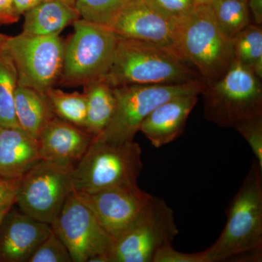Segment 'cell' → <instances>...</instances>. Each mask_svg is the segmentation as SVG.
<instances>
[{
    "label": "cell",
    "instance_id": "20",
    "mask_svg": "<svg viewBox=\"0 0 262 262\" xmlns=\"http://www.w3.org/2000/svg\"><path fill=\"white\" fill-rule=\"evenodd\" d=\"M87 115L84 129L94 137L103 132L113 117L115 98L113 89L104 81L84 86Z\"/></svg>",
    "mask_w": 262,
    "mask_h": 262
},
{
    "label": "cell",
    "instance_id": "27",
    "mask_svg": "<svg viewBox=\"0 0 262 262\" xmlns=\"http://www.w3.org/2000/svg\"><path fill=\"white\" fill-rule=\"evenodd\" d=\"M233 127L247 141L254 159L262 168V113L244 119Z\"/></svg>",
    "mask_w": 262,
    "mask_h": 262
},
{
    "label": "cell",
    "instance_id": "30",
    "mask_svg": "<svg viewBox=\"0 0 262 262\" xmlns=\"http://www.w3.org/2000/svg\"><path fill=\"white\" fill-rule=\"evenodd\" d=\"M21 178L9 179L0 176V206L15 203Z\"/></svg>",
    "mask_w": 262,
    "mask_h": 262
},
{
    "label": "cell",
    "instance_id": "13",
    "mask_svg": "<svg viewBox=\"0 0 262 262\" xmlns=\"http://www.w3.org/2000/svg\"><path fill=\"white\" fill-rule=\"evenodd\" d=\"M108 27L117 37L155 45L176 55L175 22L160 16L142 0L127 5Z\"/></svg>",
    "mask_w": 262,
    "mask_h": 262
},
{
    "label": "cell",
    "instance_id": "37",
    "mask_svg": "<svg viewBox=\"0 0 262 262\" xmlns=\"http://www.w3.org/2000/svg\"><path fill=\"white\" fill-rule=\"evenodd\" d=\"M8 37H9V36H7L5 35V34L0 33V46L3 44V42H4L7 39H8Z\"/></svg>",
    "mask_w": 262,
    "mask_h": 262
},
{
    "label": "cell",
    "instance_id": "22",
    "mask_svg": "<svg viewBox=\"0 0 262 262\" xmlns=\"http://www.w3.org/2000/svg\"><path fill=\"white\" fill-rule=\"evenodd\" d=\"M17 86L18 78L14 65L0 51V126L19 127L15 112Z\"/></svg>",
    "mask_w": 262,
    "mask_h": 262
},
{
    "label": "cell",
    "instance_id": "19",
    "mask_svg": "<svg viewBox=\"0 0 262 262\" xmlns=\"http://www.w3.org/2000/svg\"><path fill=\"white\" fill-rule=\"evenodd\" d=\"M23 32L29 36L59 35L69 24L79 18L75 8L59 0H48L24 13Z\"/></svg>",
    "mask_w": 262,
    "mask_h": 262
},
{
    "label": "cell",
    "instance_id": "17",
    "mask_svg": "<svg viewBox=\"0 0 262 262\" xmlns=\"http://www.w3.org/2000/svg\"><path fill=\"white\" fill-rule=\"evenodd\" d=\"M38 141L20 127L0 126V176L19 179L40 161Z\"/></svg>",
    "mask_w": 262,
    "mask_h": 262
},
{
    "label": "cell",
    "instance_id": "26",
    "mask_svg": "<svg viewBox=\"0 0 262 262\" xmlns=\"http://www.w3.org/2000/svg\"><path fill=\"white\" fill-rule=\"evenodd\" d=\"M72 261L68 248L52 229L51 233L39 245L28 262Z\"/></svg>",
    "mask_w": 262,
    "mask_h": 262
},
{
    "label": "cell",
    "instance_id": "18",
    "mask_svg": "<svg viewBox=\"0 0 262 262\" xmlns=\"http://www.w3.org/2000/svg\"><path fill=\"white\" fill-rule=\"evenodd\" d=\"M15 112L19 127L38 141L43 129L55 117L46 94L23 86H17Z\"/></svg>",
    "mask_w": 262,
    "mask_h": 262
},
{
    "label": "cell",
    "instance_id": "21",
    "mask_svg": "<svg viewBox=\"0 0 262 262\" xmlns=\"http://www.w3.org/2000/svg\"><path fill=\"white\" fill-rule=\"evenodd\" d=\"M234 61L262 77V30L261 26L249 24L232 39Z\"/></svg>",
    "mask_w": 262,
    "mask_h": 262
},
{
    "label": "cell",
    "instance_id": "9",
    "mask_svg": "<svg viewBox=\"0 0 262 262\" xmlns=\"http://www.w3.org/2000/svg\"><path fill=\"white\" fill-rule=\"evenodd\" d=\"M74 167L41 160L22 177L15 204L26 214L51 225L73 191Z\"/></svg>",
    "mask_w": 262,
    "mask_h": 262
},
{
    "label": "cell",
    "instance_id": "11",
    "mask_svg": "<svg viewBox=\"0 0 262 262\" xmlns=\"http://www.w3.org/2000/svg\"><path fill=\"white\" fill-rule=\"evenodd\" d=\"M179 234L172 208L152 196L140 220L115 241L108 262H152L157 251L173 244Z\"/></svg>",
    "mask_w": 262,
    "mask_h": 262
},
{
    "label": "cell",
    "instance_id": "29",
    "mask_svg": "<svg viewBox=\"0 0 262 262\" xmlns=\"http://www.w3.org/2000/svg\"><path fill=\"white\" fill-rule=\"evenodd\" d=\"M152 262H208L204 251L184 253L174 249L172 245L163 246L155 253Z\"/></svg>",
    "mask_w": 262,
    "mask_h": 262
},
{
    "label": "cell",
    "instance_id": "33",
    "mask_svg": "<svg viewBox=\"0 0 262 262\" xmlns=\"http://www.w3.org/2000/svg\"><path fill=\"white\" fill-rule=\"evenodd\" d=\"M248 5L251 10L253 19L256 25L262 24V0H248Z\"/></svg>",
    "mask_w": 262,
    "mask_h": 262
},
{
    "label": "cell",
    "instance_id": "15",
    "mask_svg": "<svg viewBox=\"0 0 262 262\" xmlns=\"http://www.w3.org/2000/svg\"><path fill=\"white\" fill-rule=\"evenodd\" d=\"M94 138L84 128L56 116L48 122L38 139L41 159L75 165Z\"/></svg>",
    "mask_w": 262,
    "mask_h": 262
},
{
    "label": "cell",
    "instance_id": "8",
    "mask_svg": "<svg viewBox=\"0 0 262 262\" xmlns=\"http://www.w3.org/2000/svg\"><path fill=\"white\" fill-rule=\"evenodd\" d=\"M65 45L59 35L8 37L0 46L16 70L18 85L46 94L59 80Z\"/></svg>",
    "mask_w": 262,
    "mask_h": 262
},
{
    "label": "cell",
    "instance_id": "4",
    "mask_svg": "<svg viewBox=\"0 0 262 262\" xmlns=\"http://www.w3.org/2000/svg\"><path fill=\"white\" fill-rule=\"evenodd\" d=\"M140 146L135 141L114 144L95 137L74 167L76 192H94L110 188L138 185L142 170Z\"/></svg>",
    "mask_w": 262,
    "mask_h": 262
},
{
    "label": "cell",
    "instance_id": "16",
    "mask_svg": "<svg viewBox=\"0 0 262 262\" xmlns=\"http://www.w3.org/2000/svg\"><path fill=\"white\" fill-rule=\"evenodd\" d=\"M198 96L196 94L182 95L162 103L144 119L139 131L155 147L170 144L184 132Z\"/></svg>",
    "mask_w": 262,
    "mask_h": 262
},
{
    "label": "cell",
    "instance_id": "36",
    "mask_svg": "<svg viewBox=\"0 0 262 262\" xmlns=\"http://www.w3.org/2000/svg\"><path fill=\"white\" fill-rule=\"evenodd\" d=\"M59 1H61L62 3H64V4L68 5V6L71 7V8H75V9L76 0H59Z\"/></svg>",
    "mask_w": 262,
    "mask_h": 262
},
{
    "label": "cell",
    "instance_id": "34",
    "mask_svg": "<svg viewBox=\"0 0 262 262\" xmlns=\"http://www.w3.org/2000/svg\"><path fill=\"white\" fill-rule=\"evenodd\" d=\"M15 203H9V204L5 205V206H0V227L3 224V220L8 214V212L10 211Z\"/></svg>",
    "mask_w": 262,
    "mask_h": 262
},
{
    "label": "cell",
    "instance_id": "25",
    "mask_svg": "<svg viewBox=\"0 0 262 262\" xmlns=\"http://www.w3.org/2000/svg\"><path fill=\"white\" fill-rule=\"evenodd\" d=\"M136 0H76L75 10L79 17L106 26L111 23L122 10Z\"/></svg>",
    "mask_w": 262,
    "mask_h": 262
},
{
    "label": "cell",
    "instance_id": "31",
    "mask_svg": "<svg viewBox=\"0 0 262 262\" xmlns=\"http://www.w3.org/2000/svg\"><path fill=\"white\" fill-rule=\"evenodd\" d=\"M20 15L15 11L13 0H0V25L16 23Z\"/></svg>",
    "mask_w": 262,
    "mask_h": 262
},
{
    "label": "cell",
    "instance_id": "6",
    "mask_svg": "<svg viewBox=\"0 0 262 262\" xmlns=\"http://www.w3.org/2000/svg\"><path fill=\"white\" fill-rule=\"evenodd\" d=\"M206 87L203 80L184 84L120 86L112 88L115 98L113 117L100 135L110 144L134 141L141 123L155 108L177 96L201 94Z\"/></svg>",
    "mask_w": 262,
    "mask_h": 262
},
{
    "label": "cell",
    "instance_id": "14",
    "mask_svg": "<svg viewBox=\"0 0 262 262\" xmlns=\"http://www.w3.org/2000/svg\"><path fill=\"white\" fill-rule=\"evenodd\" d=\"M12 208L0 227V261L28 262L51 233V225Z\"/></svg>",
    "mask_w": 262,
    "mask_h": 262
},
{
    "label": "cell",
    "instance_id": "3",
    "mask_svg": "<svg viewBox=\"0 0 262 262\" xmlns=\"http://www.w3.org/2000/svg\"><path fill=\"white\" fill-rule=\"evenodd\" d=\"M225 227L214 244L205 250L208 262L233 259L261 252L262 168L253 159L247 176L227 211Z\"/></svg>",
    "mask_w": 262,
    "mask_h": 262
},
{
    "label": "cell",
    "instance_id": "10",
    "mask_svg": "<svg viewBox=\"0 0 262 262\" xmlns=\"http://www.w3.org/2000/svg\"><path fill=\"white\" fill-rule=\"evenodd\" d=\"M68 248L73 262H108L115 239L74 191L51 224Z\"/></svg>",
    "mask_w": 262,
    "mask_h": 262
},
{
    "label": "cell",
    "instance_id": "7",
    "mask_svg": "<svg viewBox=\"0 0 262 262\" xmlns=\"http://www.w3.org/2000/svg\"><path fill=\"white\" fill-rule=\"evenodd\" d=\"M251 70L234 61L220 80L202 91L207 120L222 127L262 113V86Z\"/></svg>",
    "mask_w": 262,
    "mask_h": 262
},
{
    "label": "cell",
    "instance_id": "24",
    "mask_svg": "<svg viewBox=\"0 0 262 262\" xmlns=\"http://www.w3.org/2000/svg\"><path fill=\"white\" fill-rule=\"evenodd\" d=\"M211 6L221 29L230 39L250 24L248 0H215Z\"/></svg>",
    "mask_w": 262,
    "mask_h": 262
},
{
    "label": "cell",
    "instance_id": "12",
    "mask_svg": "<svg viewBox=\"0 0 262 262\" xmlns=\"http://www.w3.org/2000/svg\"><path fill=\"white\" fill-rule=\"evenodd\" d=\"M75 192L94 212L103 228L115 241L140 220L152 196L139 185L110 188L94 192Z\"/></svg>",
    "mask_w": 262,
    "mask_h": 262
},
{
    "label": "cell",
    "instance_id": "28",
    "mask_svg": "<svg viewBox=\"0 0 262 262\" xmlns=\"http://www.w3.org/2000/svg\"><path fill=\"white\" fill-rule=\"evenodd\" d=\"M160 16L176 22L185 17L195 8L194 0H142Z\"/></svg>",
    "mask_w": 262,
    "mask_h": 262
},
{
    "label": "cell",
    "instance_id": "32",
    "mask_svg": "<svg viewBox=\"0 0 262 262\" xmlns=\"http://www.w3.org/2000/svg\"><path fill=\"white\" fill-rule=\"evenodd\" d=\"M46 1L48 0H13V3L15 11L20 15Z\"/></svg>",
    "mask_w": 262,
    "mask_h": 262
},
{
    "label": "cell",
    "instance_id": "5",
    "mask_svg": "<svg viewBox=\"0 0 262 262\" xmlns=\"http://www.w3.org/2000/svg\"><path fill=\"white\" fill-rule=\"evenodd\" d=\"M65 46L59 77L63 86L89 85L103 81L115 58L118 37L106 26L77 18Z\"/></svg>",
    "mask_w": 262,
    "mask_h": 262
},
{
    "label": "cell",
    "instance_id": "23",
    "mask_svg": "<svg viewBox=\"0 0 262 262\" xmlns=\"http://www.w3.org/2000/svg\"><path fill=\"white\" fill-rule=\"evenodd\" d=\"M46 95L57 117L84 128L87 115V98L84 93H67L52 88Z\"/></svg>",
    "mask_w": 262,
    "mask_h": 262
},
{
    "label": "cell",
    "instance_id": "2",
    "mask_svg": "<svg viewBox=\"0 0 262 262\" xmlns=\"http://www.w3.org/2000/svg\"><path fill=\"white\" fill-rule=\"evenodd\" d=\"M117 37L113 65L103 80L110 87L184 84L202 80L187 62L169 50Z\"/></svg>",
    "mask_w": 262,
    "mask_h": 262
},
{
    "label": "cell",
    "instance_id": "35",
    "mask_svg": "<svg viewBox=\"0 0 262 262\" xmlns=\"http://www.w3.org/2000/svg\"><path fill=\"white\" fill-rule=\"evenodd\" d=\"M196 5H211L215 0H194Z\"/></svg>",
    "mask_w": 262,
    "mask_h": 262
},
{
    "label": "cell",
    "instance_id": "1",
    "mask_svg": "<svg viewBox=\"0 0 262 262\" xmlns=\"http://www.w3.org/2000/svg\"><path fill=\"white\" fill-rule=\"evenodd\" d=\"M175 53L194 66L206 84L220 80L234 61L232 39L222 32L211 5H196L175 22Z\"/></svg>",
    "mask_w": 262,
    "mask_h": 262
}]
</instances>
